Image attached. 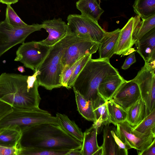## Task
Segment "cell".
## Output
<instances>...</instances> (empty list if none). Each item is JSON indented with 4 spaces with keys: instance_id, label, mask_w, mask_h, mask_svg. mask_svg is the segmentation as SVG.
Returning <instances> with one entry per match:
<instances>
[{
    "instance_id": "36",
    "label": "cell",
    "mask_w": 155,
    "mask_h": 155,
    "mask_svg": "<svg viewBox=\"0 0 155 155\" xmlns=\"http://www.w3.org/2000/svg\"><path fill=\"white\" fill-rule=\"evenodd\" d=\"M136 61L135 52L130 53L126 59L122 66V69L123 70L127 69Z\"/></svg>"
},
{
    "instance_id": "29",
    "label": "cell",
    "mask_w": 155,
    "mask_h": 155,
    "mask_svg": "<svg viewBox=\"0 0 155 155\" xmlns=\"http://www.w3.org/2000/svg\"><path fill=\"white\" fill-rule=\"evenodd\" d=\"M133 128L141 134H155V108L147 115L138 124L133 127Z\"/></svg>"
},
{
    "instance_id": "13",
    "label": "cell",
    "mask_w": 155,
    "mask_h": 155,
    "mask_svg": "<svg viewBox=\"0 0 155 155\" xmlns=\"http://www.w3.org/2000/svg\"><path fill=\"white\" fill-rule=\"evenodd\" d=\"M141 98L137 84L132 80H125L111 99L123 109L126 110Z\"/></svg>"
},
{
    "instance_id": "6",
    "label": "cell",
    "mask_w": 155,
    "mask_h": 155,
    "mask_svg": "<svg viewBox=\"0 0 155 155\" xmlns=\"http://www.w3.org/2000/svg\"><path fill=\"white\" fill-rule=\"evenodd\" d=\"M43 28L42 24L18 26L10 25L5 20L0 22V57L14 46L24 43L30 34Z\"/></svg>"
},
{
    "instance_id": "4",
    "label": "cell",
    "mask_w": 155,
    "mask_h": 155,
    "mask_svg": "<svg viewBox=\"0 0 155 155\" xmlns=\"http://www.w3.org/2000/svg\"><path fill=\"white\" fill-rule=\"evenodd\" d=\"M119 73L110 64L109 59L91 58L76 78L73 89L92 102L99 96L98 88L102 81L109 76Z\"/></svg>"
},
{
    "instance_id": "22",
    "label": "cell",
    "mask_w": 155,
    "mask_h": 155,
    "mask_svg": "<svg viewBox=\"0 0 155 155\" xmlns=\"http://www.w3.org/2000/svg\"><path fill=\"white\" fill-rule=\"evenodd\" d=\"M107 102L99 95L92 102L96 120L93 124L98 130L101 126H106L110 123L107 109Z\"/></svg>"
},
{
    "instance_id": "1",
    "label": "cell",
    "mask_w": 155,
    "mask_h": 155,
    "mask_svg": "<svg viewBox=\"0 0 155 155\" xmlns=\"http://www.w3.org/2000/svg\"><path fill=\"white\" fill-rule=\"evenodd\" d=\"M35 71L31 76L3 73L0 75V101L12 107L24 109L39 107L41 98Z\"/></svg>"
},
{
    "instance_id": "23",
    "label": "cell",
    "mask_w": 155,
    "mask_h": 155,
    "mask_svg": "<svg viewBox=\"0 0 155 155\" xmlns=\"http://www.w3.org/2000/svg\"><path fill=\"white\" fill-rule=\"evenodd\" d=\"M126 121L133 127H134L146 116V107L141 98L130 106L127 110Z\"/></svg>"
},
{
    "instance_id": "28",
    "label": "cell",
    "mask_w": 155,
    "mask_h": 155,
    "mask_svg": "<svg viewBox=\"0 0 155 155\" xmlns=\"http://www.w3.org/2000/svg\"><path fill=\"white\" fill-rule=\"evenodd\" d=\"M107 107L110 123L116 126L119 123L126 121V111L116 104L112 100L107 101Z\"/></svg>"
},
{
    "instance_id": "8",
    "label": "cell",
    "mask_w": 155,
    "mask_h": 155,
    "mask_svg": "<svg viewBox=\"0 0 155 155\" xmlns=\"http://www.w3.org/2000/svg\"><path fill=\"white\" fill-rule=\"evenodd\" d=\"M155 67L145 63L132 80L138 84L141 98L146 107V116L155 108Z\"/></svg>"
},
{
    "instance_id": "30",
    "label": "cell",
    "mask_w": 155,
    "mask_h": 155,
    "mask_svg": "<svg viewBox=\"0 0 155 155\" xmlns=\"http://www.w3.org/2000/svg\"><path fill=\"white\" fill-rule=\"evenodd\" d=\"M69 151L21 146L19 155H66Z\"/></svg>"
},
{
    "instance_id": "42",
    "label": "cell",
    "mask_w": 155,
    "mask_h": 155,
    "mask_svg": "<svg viewBox=\"0 0 155 155\" xmlns=\"http://www.w3.org/2000/svg\"></svg>"
},
{
    "instance_id": "34",
    "label": "cell",
    "mask_w": 155,
    "mask_h": 155,
    "mask_svg": "<svg viewBox=\"0 0 155 155\" xmlns=\"http://www.w3.org/2000/svg\"><path fill=\"white\" fill-rule=\"evenodd\" d=\"M21 146L19 144L14 147H7L0 145V155H19Z\"/></svg>"
},
{
    "instance_id": "19",
    "label": "cell",
    "mask_w": 155,
    "mask_h": 155,
    "mask_svg": "<svg viewBox=\"0 0 155 155\" xmlns=\"http://www.w3.org/2000/svg\"><path fill=\"white\" fill-rule=\"evenodd\" d=\"M125 80L119 73L106 78L98 87L99 95L106 101H108L111 99L119 87Z\"/></svg>"
},
{
    "instance_id": "37",
    "label": "cell",
    "mask_w": 155,
    "mask_h": 155,
    "mask_svg": "<svg viewBox=\"0 0 155 155\" xmlns=\"http://www.w3.org/2000/svg\"><path fill=\"white\" fill-rule=\"evenodd\" d=\"M137 152L139 155H155V138L145 150L141 152Z\"/></svg>"
},
{
    "instance_id": "5",
    "label": "cell",
    "mask_w": 155,
    "mask_h": 155,
    "mask_svg": "<svg viewBox=\"0 0 155 155\" xmlns=\"http://www.w3.org/2000/svg\"><path fill=\"white\" fill-rule=\"evenodd\" d=\"M13 111L0 121V130H18L22 133L32 126L45 123L59 125L56 116L39 107L31 109L13 107Z\"/></svg>"
},
{
    "instance_id": "20",
    "label": "cell",
    "mask_w": 155,
    "mask_h": 155,
    "mask_svg": "<svg viewBox=\"0 0 155 155\" xmlns=\"http://www.w3.org/2000/svg\"><path fill=\"white\" fill-rule=\"evenodd\" d=\"M134 17L135 21L132 35L133 45L145 34L155 28V14L142 20L137 15Z\"/></svg>"
},
{
    "instance_id": "9",
    "label": "cell",
    "mask_w": 155,
    "mask_h": 155,
    "mask_svg": "<svg viewBox=\"0 0 155 155\" xmlns=\"http://www.w3.org/2000/svg\"><path fill=\"white\" fill-rule=\"evenodd\" d=\"M22 44L16 51L14 61L22 63L26 68L34 72L47 55L51 47L35 41Z\"/></svg>"
},
{
    "instance_id": "25",
    "label": "cell",
    "mask_w": 155,
    "mask_h": 155,
    "mask_svg": "<svg viewBox=\"0 0 155 155\" xmlns=\"http://www.w3.org/2000/svg\"><path fill=\"white\" fill-rule=\"evenodd\" d=\"M73 90L77 110L79 113L87 120L93 122L95 121L92 101L86 99L75 90L73 89Z\"/></svg>"
},
{
    "instance_id": "18",
    "label": "cell",
    "mask_w": 155,
    "mask_h": 155,
    "mask_svg": "<svg viewBox=\"0 0 155 155\" xmlns=\"http://www.w3.org/2000/svg\"><path fill=\"white\" fill-rule=\"evenodd\" d=\"M120 31V29L117 28L111 32L106 31L99 44V58L109 60L114 54Z\"/></svg>"
},
{
    "instance_id": "15",
    "label": "cell",
    "mask_w": 155,
    "mask_h": 155,
    "mask_svg": "<svg viewBox=\"0 0 155 155\" xmlns=\"http://www.w3.org/2000/svg\"><path fill=\"white\" fill-rule=\"evenodd\" d=\"M135 44L137 51L145 63L155 59V28L145 34Z\"/></svg>"
},
{
    "instance_id": "2",
    "label": "cell",
    "mask_w": 155,
    "mask_h": 155,
    "mask_svg": "<svg viewBox=\"0 0 155 155\" xmlns=\"http://www.w3.org/2000/svg\"><path fill=\"white\" fill-rule=\"evenodd\" d=\"M21 147L50 149H81L82 143L72 137L60 125L45 123L35 125L22 132Z\"/></svg>"
},
{
    "instance_id": "21",
    "label": "cell",
    "mask_w": 155,
    "mask_h": 155,
    "mask_svg": "<svg viewBox=\"0 0 155 155\" xmlns=\"http://www.w3.org/2000/svg\"><path fill=\"white\" fill-rule=\"evenodd\" d=\"M76 6L81 15L97 22L104 12L97 0H78Z\"/></svg>"
},
{
    "instance_id": "35",
    "label": "cell",
    "mask_w": 155,
    "mask_h": 155,
    "mask_svg": "<svg viewBox=\"0 0 155 155\" xmlns=\"http://www.w3.org/2000/svg\"><path fill=\"white\" fill-rule=\"evenodd\" d=\"M13 110L9 104L0 101V121Z\"/></svg>"
},
{
    "instance_id": "38",
    "label": "cell",
    "mask_w": 155,
    "mask_h": 155,
    "mask_svg": "<svg viewBox=\"0 0 155 155\" xmlns=\"http://www.w3.org/2000/svg\"><path fill=\"white\" fill-rule=\"evenodd\" d=\"M66 155H82L80 149H74L70 150Z\"/></svg>"
},
{
    "instance_id": "32",
    "label": "cell",
    "mask_w": 155,
    "mask_h": 155,
    "mask_svg": "<svg viewBox=\"0 0 155 155\" xmlns=\"http://www.w3.org/2000/svg\"><path fill=\"white\" fill-rule=\"evenodd\" d=\"M92 57V54H87L84 56L81 61L77 66L69 78L66 88L70 89L73 87L74 83L78 75L88 60Z\"/></svg>"
},
{
    "instance_id": "11",
    "label": "cell",
    "mask_w": 155,
    "mask_h": 155,
    "mask_svg": "<svg viewBox=\"0 0 155 155\" xmlns=\"http://www.w3.org/2000/svg\"><path fill=\"white\" fill-rule=\"evenodd\" d=\"M98 46L97 43L78 37L64 52L61 59L64 68L71 66L87 54L96 53Z\"/></svg>"
},
{
    "instance_id": "14",
    "label": "cell",
    "mask_w": 155,
    "mask_h": 155,
    "mask_svg": "<svg viewBox=\"0 0 155 155\" xmlns=\"http://www.w3.org/2000/svg\"><path fill=\"white\" fill-rule=\"evenodd\" d=\"M42 24L43 28L48 33L46 39L38 41L44 45L51 47L64 38L68 33L67 24L61 18L46 20Z\"/></svg>"
},
{
    "instance_id": "41",
    "label": "cell",
    "mask_w": 155,
    "mask_h": 155,
    "mask_svg": "<svg viewBox=\"0 0 155 155\" xmlns=\"http://www.w3.org/2000/svg\"><path fill=\"white\" fill-rule=\"evenodd\" d=\"M100 0H99V1L100 2Z\"/></svg>"
},
{
    "instance_id": "16",
    "label": "cell",
    "mask_w": 155,
    "mask_h": 155,
    "mask_svg": "<svg viewBox=\"0 0 155 155\" xmlns=\"http://www.w3.org/2000/svg\"><path fill=\"white\" fill-rule=\"evenodd\" d=\"M134 21V17H131L120 30L114 54L119 55H127L133 46L132 35Z\"/></svg>"
},
{
    "instance_id": "39",
    "label": "cell",
    "mask_w": 155,
    "mask_h": 155,
    "mask_svg": "<svg viewBox=\"0 0 155 155\" xmlns=\"http://www.w3.org/2000/svg\"><path fill=\"white\" fill-rule=\"evenodd\" d=\"M18 0H0V2L8 5H11L18 2Z\"/></svg>"
},
{
    "instance_id": "17",
    "label": "cell",
    "mask_w": 155,
    "mask_h": 155,
    "mask_svg": "<svg viewBox=\"0 0 155 155\" xmlns=\"http://www.w3.org/2000/svg\"><path fill=\"white\" fill-rule=\"evenodd\" d=\"M98 130L94 125L83 133L82 147V155H101L102 147L98 144L97 136Z\"/></svg>"
},
{
    "instance_id": "10",
    "label": "cell",
    "mask_w": 155,
    "mask_h": 155,
    "mask_svg": "<svg viewBox=\"0 0 155 155\" xmlns=\"http://www.w3.org/2000/svg\"><path fill=\"white\" fill-rule=\"evenodd\" d=\"M116 126L117 134L119 138L137 151L141 152L145 150L155 138V134L146 135L136 131L126 121L119 123Z\"/></svg>"
},
{
    "instance_id": "7",
    "label": "cell",
    "mask_w": 155,
    "mask_h": 155,
    "mask_svg": "<svg viewBox=\"0 0 155 155\" xmlns=\"http://www.w3.org/2000/svg\"><path fill=\"white\" fill-rule=\"evenodd\" d=\"M67 20L68 31L77 37L99 44L105 34L98 22L81 15L70 14Z\"/></svg>"
},
{
    "instance_id": "33",
    "label": "cell",
    "mask_w": 155,
    "mask_h": 155,
    "mask_svg": "<svg viewBox=\"0 0 155 155\" xmlns=\"http://www.w3.org/2000/svg\"><path fill=\"white\" fill-rule=\"evenodd\" d=\"M83 57L77 61L71 66L64 68L61 77L62 86L66 88L68 81L75 68L82 60Z\"/></svg>"
},
{
    "instance_id": "12",
    "label": "cell",
    "mask_w": 155,
    "mask_h": 155,
    "mask_svg": "<svg viewBox=\"0 0 155 155\" xmlns=\"http://www.w3.org/2000/svg\"><path fill=\"white\" fill-rule=\"evenodd\" d=\"M103 138L101 155H127L128 150L132 148L119 138L116 128L109 124L103 129Z\"/></svg>"
},
{
    "instance_id": "40",
    "label": "cell",
    "mask_w": 155,
    "mask_h": 155,
    "mask_svg": "<svg viewBox=\"0 0 155 155\" xmlns=\"http://www.w3.org/2000/svg\"><path fill=\"white\" fill-rule=\"evenodd\" d=\"M18 70L21 73H23L25 71V68L22 66H19L18 68Z\"/></svg>"
},
{
    "instance_id": "27",
    "label": "cell",
    "mask_w": 155,
    "mask_h": 155,
    "mask_svg": "<svg viewBox=\"0 0 155 155\" xmlns=\"http://www.w3.org/2000/svg\"><path fill=\"white\" fill-rule=\"evenodd\" d=\"M134 12L142 20L155 14V0H135Z\"/></svg>"
},
{
    "instance_id": "31",
    "label": "cell",
    "mask_w": 155,
    "mask_h": 155,
    "mask_svg": "<svg viewBox=\"0 0 155 155\" xmlns=\"http://www.w3.org/2000/svg\"><path fill=\"white\" fill-rule=\"evenodd\" d=\"M5 20L13 26H24L28 25L22 20L10 5H7Z\"/></svg>"
},
{
    "instance_id": "26",
    "label": "cell",
    "mask_w": 155,
    "mask_h": 155,
    "mask_svg": "<svg viewBox=\"0 0 155 155\" xmlns=\"http://www.w3.org/2000/svg\"><path fill=\"white\" fill-rule=\"evenodd\" d=\"M22 133L18 130L4 129L0 130V145L14 147L20 143Z\"/></svg>"
},
{
    "instance_id": "24",
    "label": "cell",
    "mask_w": 155,
    "mask_h": 155,
    "mask_svg": "<svg viewBox=\"0 0 155 155\" xmlns=\"http://www.w3.org/2000/svg\"><path fill=\"white\" fill-rule=\"evenodd\" d=\"M56 117L60 125L68 134L76 140L82 143L83 133L76 124L66 115L57 113Z\"/></svg>"
},
{
    "instance_id": "3",
    "label": "cell",
    "mask_w": 155,
    "mask_h": 155,
    "mask_svg": "<svg viewBox=\"0 0 155 155\" xmlns=\"http://www.w3.org/2000/svg\"><path fill=\"white\" fill-rule=\"evenodd\" d=\"M78 37L68 31L66 35L51 47L47 55L35 71L40 86L51 90L62 86L61 80L64 69L61 59L66 48L75 42Z\"/></svg>"
}]
</instances>
